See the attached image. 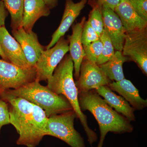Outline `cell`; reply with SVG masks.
Returning <instances> with one entry per match:
<instances>
[{"mask_svg":"<svg viewBox=\"0 0 147 147\" xmlns=\"http://www.w3.org/2000/svg\"><path fill=\"white\" fill-rule=\"evenodd\" d=\"M0 99L8 104L10 123L19 134L18 145L36 147L45 136L48 117L44 110L28 100L0 91Z\"/></svg>","mask_w":147,"mask_h":147,"instance_id":"1","label":"cell"},{"mask_svg":"<svg viewBox=\"0 0 147 147\" xmlns=\"http://www.w3.org/2000/svg\"><path fill=\"white\" fill-rule=\"evenodd\" d=\"M79 106L83 111L88 110L97 121L100 131V140L96 147H103L109 132L116 134L130 133L134 127L123 115L113 110L94 90L78 94Z\"/></svg>","mask_w":147,"mask_h":147,"instance_id":"2","label":"cell"},{"mask_svg":"<svg viewBox=\"0 0 147 147\" xmlns=\"http://www.w3.org/2000/svg\"><path fill=\"white\" fill-rule=\"evenodd\" d=\"M73 61L70 55H65L55 69L53 76L47 80V86L58 95H62L68 100L84 127L91 145L96 142V133L88 125L87 116L81 110L78 89L73 78Z\"/></svg>","mask_w":147,"mask_h":147,"instance_id":"3","label":"cell"},{"mask_svg":"<svg viewBox=\"0 0 147 147\" xmlns=\"http://www.w3.org/2000/svg\"><path fill=\"white\" fill-rule=\"evenodd\" d=\"M7 93L24 98L39 106L48 117L73 110L68 100L63 95H58L47 86H43L35 80L16 89L4 90Z\"/></svg>","mask_w":147,"mask_h":147,"instance_id":"4","label":"cell"},{"mask_svg":"<svg viewBox=\"0 0 147 147\" xmlns=\"http://www.w3.org/2000/svg\"><path fill=\"white\" fill-rule=\"evenodd\" d=\"M77 117L73 110L48 117L45 136L56 137L71 147H86L84 140L74 128V120Z\"/></svg>","mask_w":147,"mask_h":147,"instance_id":"5","label":"cell"},{"mask_svg":"<svg viewBox=\"0 0 147 147\" xmlns=\"http://www.w3.org/2000/svg\"><path fill=\"white\" fill-rule=\"evenodd\" d=\"M69 51V41L64 36L54 46L44 50L37 62L36 81H47L53 76L55 69Z\"/></svg>","mask_w":147,"mask_h":147,"instance_id":"6","label":"cell"},{"mask_svg":"<svg viewBox=\"0 0 147 147\" xmlns=\"http://www.w3.org/2000/svg\"><path fill=\"white\" fill-rule=\"evenodd\" d=\"M36 78L35 67L22 68L0 59V91L16 89L34 82Z\"/></svg>","mask_w":147,"mask_h":147,"instance_id":"7","label":"cell"},{"mask_svg":"<svg viewBox=\"0 0 147 147\" xmlns=\"http://www.w3.org/2000/svg\"><path fill=\"white\" fill-rule=\"evenodd\" d=\"M122 52L135 62L147 75V28L126 33Z\"/></svg>","mask_w":147,"mask_h":147,"instance_id":"8","label":"cell"},{"mask_svg":"<svg viewBox=\"0 0 147 147\" xmlns=\"http://www.w3.org/2000/svg\"><path fill=\"white\" fill-rule=\"evenodd\" d=\"M112 82L97 64L84 58L80 67L79 78L75 82L79 93L108 86Z\"/></svg>","mask_w":147,"mask_h":147,"instance_id":"9","label":"cell"},{"mask_svg":"<svg viewBox=\"0 0 147 147\" xmlns=\"http://www.w3.org/2000/svg\"><path fill=\"white\" fill-rule=\"evenodd\" d=\"M13 37L21 45L28 64L30 67H35L37 62L44 50L40 43L36 33L27 32L22 27L12 30Z\"/></svg>","mask_w":147,"mask_h":147,"instance_id":"10","label":"cell"},{"mask_svg":"<svg viewBox=\"0 0 147 147\" xmlns=\"http://www.w3.org/2000/svg\"><path fill=\"white\" fill-rule=\"evenodd\" d=\"M104 30L110 37L116 51H122L126 31L120 19L114 10L102 6Z\"/></svg>","mask_w":147,"mask_h":147,"instance_id":"11","label":"cell"},{"mask_svg":"<svg viewBox=\"0 0 147 147\" xmlns=\"http://www.w3.org/2000/svg\"><path fill=\"white\" fill-rule=\"evenodd\" d=\"M87 2L88 0H81L75 3L72 0H65V7L60 24L53 33L52 39L46 46V49L53 47L60 38L64 36L79 16Z\"/></svg>","mask_w":147,"mask_h":147,"instance_id":"12","label":"cell"},{"mask_svg":"<svg viewBox=\"0 0 147 147\" xmlns=\"http://www.w3.org/2000/svg\"><path fill=\"white\" fill-rule=\"evenodd\" d=\"M0 45L8 62L21 68L31 67L28 64L21 45L5 26L0 28Z\"/></svg>","mask_w":147,"mask_h":147,"instance_id":"13","label":"cell"},{"mask_svg":"<svg viewBox=\"0 0 147 147\" xmlns=\"http://www.w3.org/2000/svg\"><path fill=\"white\" fill-rule=\"evenodd\" d=\"M85 17L82 18L81 22L74 24L72 26V34L68 35L69 51L74 63V76L78 79L80 74V67L85 57V53L82 37L84 23L86 21Z\"/></svg>","mask_w":147,"mask_h":147,"instance_id":"14","label":"cell"},{"mask_svg":"<svg viewBox=\"0 0 147 147\" xmlns=\"http://www.w3.org/2000/svg\"><path fill=\"white\" fill-rule=\"evenodd\" d=\"M114 11L120 19L126 33L147 28V21L136 13L127 0H121Z\"/></svg>","mask_w":147,"mask_h":147,"instance_id":"15","label":"cell"},{"mask_svg":"<svg viewBox=\"0 0 147 147\" xmlns=\"http://www.w3.org/2000/svg\"><path fill=\"white\" fill-rule=\"evenodd\" d=\"M108 86L122 96L135 110H142L147 107V99L144 100L140 96L139 90L129 80L124 79L119 82H112Z\"/></svg>","mask_w":147,"mask_h":147,"instance_id":"16","label":"cell"},{"mask_svg":"<svg viewBox=\"0 0 147 147\" xmlns=\"http://www.w3.org/2000/svg\"><path fill=\"white\" fill-rule=\"evenodd\" d=\"M50 13V9L43 0H25L21 27L27 32L32 31L38 19Z\"/></svg>","mask_w":147,"mask_h":147,"instance_id":"17","label":"cell"},{"mask_svg":"<svg viewBox=\"0 0 147 147\" xmlns=\"http://www.w3.org/2000/svg\"><path fill=\"white\" fill-rule=\"evenodd\" d=\"M94 90L117 113L121 114L129 121L135 120V109L123 97L115 94L108 86H102Z\"/></svg>","mask_w":147,"mask_h":147,"instance_id":"18","label":"cell"},{"mask_svg":"<svg viewBox=\"0 0 147 147\" xmlns=\"http://www.w3.org/2000/svg\"><path fill=\"white\" fill-rule=\"evenodd\" d=\"M127 59L122 51H116L113 57L99 66L110 80L119 82L125 79L123 66Z\"/></svg>","mask_w":147,"mask_h":147,"instance_id":"19","label":"cell"},{"mask_svg":"<svg viewBox=\"0 0 147 147\" xmlns=\"http://www.w3.org/2000/svg\"><path fill=\"white\" fill-rule=\"evenodd\" d=\"M11 16L12 30L21 28L23 21L25 0H2Z\"/></svg>","mask_w":147,"mask_h":147,"instance_id":"20","label":"cell"},{"mask_svg":"<svg viewBox=\"0 0 147 147\" xmlns=\"http://www.w3.org/2000/svg\"><path fill=\"white\" fill-rule=\"evenodd\" d=\"M89 1L92 9L90 12L88 21L100 37L104 30L101 10L102 5L94 0H89Z\"/></svg>","mask_w":147,"mask_h":147,"instance_id":"21","label":"cell"},{"mask_svg":"<svg viewBox=\"0 0 147 147\" xmlns=\"http://www.w3.org/2000/svg\"><path fill=\"white\" fill-rule=\"evenodd\" d=\"M100 38L102 42V48L101 55L96 63L98 65L105 63L110 60L115 53V49L113 43L105 30L100 36Z\"/></svg>","mask_w":147,"mask_h":147,"instance_id":"22","label":"cell"},{"mask_svg":"<svg viewBox=\"0 0 147 147\" xmlns=\"http://www.w3.org/2000/svg\"><path fill=\"white\" fill-rule=\"evenodd\" d=\"M83 47L85 53L84 58L92 62L96 63L102 50V42L100 38L88 45L83 46Z\"/></svg>","mask_w":147,"mask_h":147,"instance_id":"23","label":"cell"},{"mask_svg":"<svg viewBox=\"0 0 147 147\" xmlns=\"http://www.w3.org/2000/svg\"><path fill=\"white\" fill-rule=\"evenodd\" d=\"M100 38L88 21H85L82 31V40L83 46H86Z\"/></svg>","mask_w":147,"mask_h":147,"instance_id":"24","label":"cell"},{"mask_svg":"<svg viewBox=\"0 0 147 147\" xmlns=\"http://www.w3.org/2000/svg\"><path fill=\"white\" fill-rule=\"evenodd\" d=\"M140 17L147 21V0H127Z\"/></svg>","mask_w":147,"mask_h":147,"instance_id":"25","label":"cell"},{"mask_svg":"<svg viewBox=\"0 0 147 147\" xmlns=\"http://www.w3.org/2000/svg\"><path fill=\"white\" fill-rule=\"evenodd\" d=\"M10 124L8 104L0 99V133L3 126Z\"/></svg>","mask_w":147,"mask_h":147,"instance_id":"26","label":"cell"},{"mask_svg":"<svg viewBox=\"0 0 147 147\" xmlns=\"http://www.w3.org/2000/svg\"><path fill=\"white\" fill-rule=\"evenodd\" d=\"M9 13L5 8L4 4L0 0V28L4 26L6 18L8 16Z\"/></svg>","mask_w":147,"mask_h":147,"instance_id":"27","label":"cell"},{"mask_svg":"<svg viewBox=\"0 0 147 147\" xmlns=\"http://www.w3.org/2000/svg\"><path fill=\"white\" fill-rule=\"evenodd\" d=\"M102 6H105L115 11L117 6L121 0H94Z\"/></svg>","mask_w":147,"mask_h":147,"instance_id":"28","label":"cell"},{"mask_svg":"<svg viewBox=\"0 0 147 147\" xmlns=\"http://www.w3.org/2000/svg\"><path fill=\"white\" fill-rule=\"evenodd\" d=\"M43 1L50 9L55 8L58 5V0H43Z\"/></svg>","mask_w":147,"mask_h":147,"instance_id":"29","label":"cell"},{"mask_svg":"<svg viewBox=\"0 0 147 147\" xmlns=\"http://www.w3.org/2000/svg\"><path fill=\"white\" fill-rule=\"evenodd\" d=\"M0 56L1 57L3 60L8 62L7 58H6L4 54L3 53L2 50L1 48V45H0Z\"/></svg>","mask_w":147,"mask_h":147,"instance_id":"30","label":"cell"}]
</instances>
